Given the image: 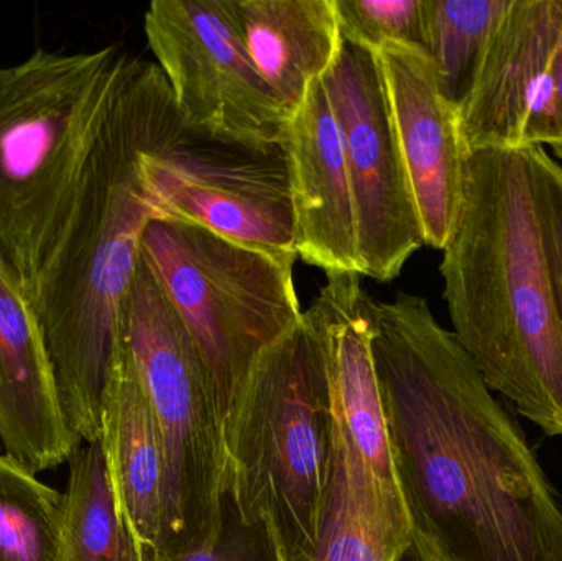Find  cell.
Masks as SVG:
<instances>
[{"label":"cell","mask_w":562,"mask_h":561,"mask_svg":"<svg viewBox=\"0 0 562 561\" xmlns=\"http://www.w3.org/2000/svg\"><path fill=\"white\" fill-rule=\"evenodd\" d=\"M117 345L147 395L167 460L158 552L180 549L210 536L223 516V418L196 346L142 254L122 300Z\"/></svg>","instance_id":"52a82bcc"},{"label":"cell","mask_w":562,"mask_h":561,"mask_svg":"<svg viewBox=\"0 0 562 561\" xmlns=\"http://www.w3.org/2000/svg\"><path fill=\"white\" fill-rule=\"evenodd\" d=\"M144 29L191 134L249 154L281 150L291 115L247 53L234 0H155Z\"/></svg>","instance_id":"ba28073f"},{"label":"cell","mask_w":562,"mask_h":561,"mask_svg":"<svg viewBox=\"0 0 562 561\" xmlns=\"http://www.w3.org/2000/svg\"><path fill=\"white\" fill-rule=\"evenodd\" d=\"M0 440L30 473L59 467L85 444L69 427L38 316L0 259Z\"/></svg>","instance_id":"9a60e30c"},{"label":"cell","mask_w":562,"mask_h":561,"mask_svg":"<svg viewBox=\"0 0 562 561\" xmlns=\"http://www.w3.org/2000/svg\"><path fill=\"white\" fill-rule=\"evenodd\" d=\"M403 496L448 561H562V506L518 422L423 296L370 302Z\"/></svg>","instance_id":"6da1fadb"},{"label":"cell","mask_w":562,"mask_h":561,"mask_svg":"<svg viewBox=\"0 0 562 561\" xmlns=\"http://www.w3.org/2000/svg\"><path fill=\"white\" fill-rule=\"evenodd\" d=\"M562 0H510L459 104L469 154L553 147Z\"/></svg>","instance_id":"7c38bea8"},{"label":"cell","mask_w":562,"mask_h":561,"mask_svg":"<svg viewBox=\"0 0 562 561\" xmlns=\"http://www.w3.org/2000/svg\"><path fill=\"white\" fill-rule=\"evenodd\" d=\"M101 441L122 519L140 561L148 559L164 543L167 460L147 395L119 345L102 405Z\"/></svg>","instance_id":"2e32d148"},{"label":"cell","mask_w":562,"mask_h":561,"mask_svg":"<svg viewBox=\"0 0 562 561\" xmlns=\"http://www.w3.org/2000/svg\"><path fill=\"white\" fill-rule=\"evenodd\" d=\"M142 561H276V556L266 529L247 526L226 497L223 516L210 536Z\"/></svg>","instance_id":"603a6c76"},{"label":"cell","mask_w":562,"mask_h":561,"mask_svg":"<svg viewBox=\"0 0 562 561\" xmlns=\"http://www.w3.org/2000/svg\"><path fill=\"white\" fill-rule=\"evenodd\" d=\"M38 48L0 66V259L29 299L68 220L124 59Z\"/></svg>","instance_id":"5b68a950"},{"label":"cell","mask_w":562,"mask_h":561,"mask_svg":"<svg viewBox=\"0 0 562 561\" xmlns=\"http://www.w3.org/2000/svg\"><path fill=\"white\" fill-rule=\"evenodd\" d=\"M541 233H543L544 249H547L551 279H553L554 293H557L562 329V211L544 221Z\"/></svg>","instance_id":"cb8c5ba5"},{"label":"cell","mask_w":562,"mask_h":561,"mask_svg":"<svg viewBox=\"0 0 562 561\" xmlns=\"http://www.w3.org/2000/svg\"><path fill=\"white\" fill-rule=\"evenodd\" d=\"M375 55L425 244L442 250L461 213L471 155L462 138L458 105L442 94L428 53L385 45Z\"/></svg>","instance_id":"4fadbf2b"},{"label":"cell","mask_w":562,"mask_h":561,"mask_svg":"<svg viewBox=\"0 0 562 561\" xmlns=\"http://www.w3.org/2000/svg\"><path fill=\"white\" fill-rule=\"evenodd\" d=\"M190 134L140 157L160 217L183 221L294 266L293 206L283 150L269 155L194 144Z\"/></svg>","instance_id":"8fae6325"},{"label":"cell","mask_w":562,"mask_h":561,"mask_svg":"<svg viewBox=\"0 0 562 561\" xmlns=\"http://www.w3.org/2000/svg\"><path fill=\"white\" fill-rule=\"evenodd\" d=\"M190 134L157 63L125 52L68 220L30 299L63 414L86 444L101 440L122 300L145 227L160 217L140 157Z\"/></svg>","instance_id":"7a4b0ae2"},{"label":"cell","mask_w":562,"mask_h":561,"mask_svg":"<svg viewBox=\"0 0 562 561\" xmlns=\"http://www.w3.org/2000/svg\"><path fill=\"white\" fill-rule=\"evenodd\" d=\"M63 494L0 455V561H59Z\"/></svg>","instance_id":"ffe728a7"},{"label":"cell","mask_w":562,"mask_h":561,"mask_svg":"<svg viewBox=\"0 0 562 561\" xmlns=\"http://www.w3.org/2000/svg\"><path fill=\"white\" fill-rule=\"evenodd\" d=\"M226 497L276 561L313 552L333 480V417L313 310L254 362L224 420Z\"/></svg>","instance_id":"277c9868"},{"label":"cell","mask_w":562,"mask_h":561,"mask_svg":"<svg viewBox=\"0 0 562 561\" xmlns=\"http://www.w3.org/2000/svg\"><path fill=\"white\" fill-rule=\"evenodd\" d=\"M0 445H2V440H0Z\"/></svg>","instance_id":"484cf974"},{"label":"cell","mask_w":562,"mask_h":561,"mask_svg":"<svg viewBox=\"0 0 562 561\" xmlns=\"http://www.w3.org/2000/svg\"><path fill=\"white\" fill-rule=\"evenodd\" d=\"M234 10L254 66L293 117L339 52L334 0H234Z\"/></svg>","instance_id":"e0dca14e"},{"label":"cell","mask_w":562,"mask_h":561,"mask_svg":"<svg viewBox=\"0 0 562 561\" xmlns=\"http://www.w3.org/2000/svg\"><path fill=\"white\" fill-rule=\"evenodd\" d=\"M333 480L316 546L301 561H448L431 539L419 532L415 546L393 557L367 526L347 486L342 461L333 441Z\"/></svg>","instance_id":"44dd1931"},{"label":"cell","mask_w":562,"mask_h":561,"mask_svg":"<svg viewBox=\"0 0 562 561\" xmlns=\"http://www.w3.org/2000/svg\"><path fill=\"white\" fill-rule=\"evenodd\" d=\"M281 150L290 180L297 257L326 276L360 273L356 203L323 79L314 82L288 122Z\"/></svg>","instance_id":"5bb4252c"},{"label":"cell","mask_w":562,"mask_h":561,"mask_svg":"<svg viewBox=\"0 0 562 561\" xmlns=\"http://www.w3.org/2000/svg\"><path fill=\"white\" fill-rule=\"evenodd\" d=\"M326 277L310 308L323 339L334 445L367 526L383 549L402 557L418 530L403 496L373 362L372 296L360 273Z\"/></svg>","instance_id":"9c48e42d"},{"label":"cell","mask_w":562,"mask_h":561,"mask_svg":"<svg viewBox=\"0 0 562 561\" xmlns=\"http://www.w3.org/2000/svg\"><path fill=\"white\" fill-rule=\"evenodd\" d=\"M68 461L59 561H140L115 501L102 441H85Z\"/></svg>","instance_id":"ac0fdd59"},{"label":"cell","mask_w":562,"mask_h":561,"mask_svg":"<svg viewBox=\"0 0 562 561\" xmlns=\"http://www.w3.org/2000/svg\"><path fill=\"white\" fill-rule=\"evenodd\" d=\"M510 0H426V53L442 94L458 105Z\"/></svg>","instance_id":"d6986e66"},{"label":"cell","mask_w":562,"mask_h":561,"mask_svg":"<svg viewBox=\"0 0 562 561\" xmlns=\"http://www.w3.org/2000/svg\"><path fill=\"white\" fill-rule=\"evenodd\" d=\"M554 108H557V141L551 150L554 152V160L562 167V25L557 52H554Z\"/></svg>","instance_id":"d4e9b609"},{"label":"cell","mask_w":562,"mask_h":561,"mask_svg":"<svg viewBox=\"0 0 562 561\" xmlns=\"http://www.w3.org/2000/svg\"><path fill=\"white\" fill-rule=\"evenodd\" d=\"M439 272L452 333L485 384L562 437L560 312L524 152L469 155Z\"/></svg>","instance_id":"3957f363"},{"label":"cell","mask_w":562,"mask_h":561,"mask_svg":"<svg viewBox=\"0 0 562 561\" xmlns=\"http://www.w3.org/2000/svg\"><path fill=\"white\" fill-rule=\"evenodd\" d=\"M323 85L339 125L352 187L360 273L392 282L425 246L422 221L375 53L342 38Z\"/></svg>","instance_id":"30bf717a"},{"label":"cell","mask_w":562,"mask_h":561,"mask_svg":"<svg viewBox=\"0 0 562 561\" xmlns=\"http://www.w3.org/2000/svg\"><path fill=\"white\" fill-rule=\"evenodd\" d=\"M340 35L370 52L405 45L426 52V0H334Z\"/></svg>","instance_id":"7402d4cb"},{"label":"cell","mask_w":562,"mask_h":561,"mask_svg":"<svg viewBox=\"0 0 562 561\" xmlns=\"http://www.w3.org/2000/svg\"><path fill=\"white\" fill-rule=\"evenodd\" d=\"M140 254L196 346L224 430L256 359L303 315L294 266L171 217L148 221Z\"/></svg>","instance_id":"8992f818"}]
</instances>
